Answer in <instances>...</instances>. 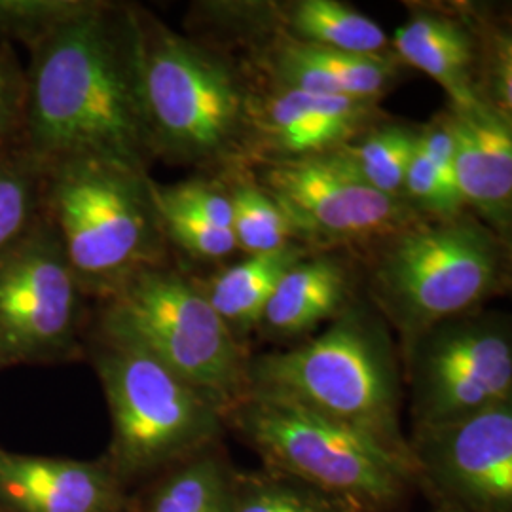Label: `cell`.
Here are the masks:
<instances>
[{
	"instance_id": "7a4b0ae2",
	"label": "cell",
	"mask_w": 512,
	"mask_h": 512,
	"mask_svg": "<svg viewBox=\"0 0 512 512\" xmlns=\"http://www.w3.org/2000/svg\"><path fill=\"white\" fill-rule=\"evenodd\" d=\"M247 385V395L342 421L410 459L401 418V355L393 332L368 300L359 298L306 340L251 355Z\"/></svg>"
},
{
	"instance_id": "5bb4252c",
	"label": "cell",
	"mask_w": 512,
	"mask_h": 512,
	"mask_svg": "<svg viewBox=\"0 0 512 512\" xmlns=\"http://www.w3.org/2000/svg\"><path fill=\"white\" fill-rule=\"evenodd\" d=\"M107 461L21 454L0 444V512H128Z\"/></svg>"
},
{
	"instance_id": "d6986e66",
	"label": "cell",
	"mask_w": 512,
	"mask_h": 512,
	"mask_svg": "<svg viewBox=\"0 0 512 512\" xmlns=\"http://www.w3.org/2000/svg\"><path fill=\"white\" fill-rule=\"evenodd\" d=\"M266 31L349 54L384 55L391 42L378 21L340 0L264 2Z\"/></svg>"
},
{
	"instance_id": "484cf974",
	"label": "cell",
	"mask_w": 512,
	"mask_h": 512,
	"mask_svg": "<svg viewBox=\"0 0 512 512\" xmlns=\"http://www.w3.org/2000/svg\"><path fill=\"white\" fill-rule=\"evenodd\" d=\"M230 512H361L346 501L268 467L236 471Z\"/></svg>"
},
{
	"instance_id": "ac0fdd59",
	"label": "cell",
	"mask_w": 512,
	"mask_h": 512,
	"mask_svg": "<svg viewBox=\"0 0 512 512\" xmlns=\"http://www.w3.org/2000/svg\"><path fill=\"white\" fill-rule=\"evenodd\" d=\"M359 274L349 253L313 251L283 275L256 332L272 342L306 340L357 302Z\"/></svg>"
},
{
	"instance_id": "8992f818",
	"label": "cell",
	"mask_w": 512,
	"mask_h": 512,
	"mask_svg": "<svg viewBox=\"0 0 512 512\" xmlns=\"http://www.w3.org/2000/svg\"><path fill=\"white\" fill-rule=\"evenodd\" d=\"M44 167V215L84 294L103 302L133 275L173 260L152 177L90 158Z\"/></svg>"
},
{
	"instance_id": "6da1fadb",
	"label": "cell",
	"mask_w": 512,
	"mask_h": 512,
	"mask_svg": "<svg viewBox=\"0 0 512 512\" xmlns=\"http://www.w3.org/2000/svg\"><path fill=\"white\" fill-rule=\"evenodd\" d=\"M23 150L40 165L90 158L150 173L139 6L90 0L31 50Z\"/></svg>"
},
{
	"instance_id": "9a60e30c",
	"label": "cell",
	"mask_w": 512,
	"mask_h": 512,
	"mask_svg": "<svg viewBox=\"0 0 512 512\" xmlns=\"http://www.w3.org/2000/svg\"><path fill=\"white\" fill-rule=\"evenodd\" d=\"M454 145L459 194L471 215L511 243L512 118L484 105L442 109Z\"/></svg>"
},
{
	"instance_id": "4dcf8cb0",
	"label": "cell",
	"mask_w": 512,
	"mask_h": 512,
	"mask_svg": "<svg viewBox=\"0 0 512 512\" xmlns=\"http://www.w3.org/2000/svg\"><path fill=\"white\" fill-rule=\"evenodd\" d=\"M27 78L12 46L0 42V160L23 147Z\"/></svg>"
},
{
	"instance_id": "83f0119b",
	"label": "cell",
	"mask_w": 512,
	"mask_h": 512,
	"mask_svg": "<svg viewBox=\"0 0 512 512\" xmlns=\"http://www.w3.org/2000/svg\"><path fill=\"white\" fill-rule=\"evenodd\" d=\"M480 103L512 118V40L509 27L480 14Z\"/></svg>"
},
{
	"instance_id": "4fadbf2b",
	"label": "cell",
	"mask_w": 512,
	"mask_h": 512,
	"mask_svg": "<svg viewBox=\"0 0 512 512\" xmlns=\"http://www.w3.org/2000/svg\"><path fill=\"white\" fill-rule=\"evenodd\" d=\"M387 116L380 103L255 84L249 107V160L285 164L346 147Z\"/></svg>"
},
{
	"instance_id": "52a82bcc",
	"label": "cell",
	"mask_w": 512,
	"mask_h": 512,
	"mask_svg": "<svg viewBox=\"0 0 512 512\" xmlns=\"http://www.w3.org/2000/svg\"><path fill=\"white\" fill-rule=\"evenodd\" d=\"M262 467L294 476L361 512L403 511L418 492L410 459L365 431L296 404L245 395L224 412Z\"/></svg>"
},
{
	"instance_id": "277c9868",
	"label": "cell",
	"mask_w": 512,
	"mask_h": 512,
	"mask_svg": "<svg viewBox=\"0 0 512 512\" xmlns=\"http://www.w3.org/2000/svg\"><path fill=\"white\" fill-rule=\"evenodd\" d=\"M148 124L156 162L217 171L251 167L255 84L230 55L139 6Z\"/></svg>"
},
{
	"instance_id": "ffe728a7",
	"label": "cell",
	"mask_w": 512,
	"mask_h": 512,
	"mask_svg": "<svg viewBox=\"0 0 512 512\" xmlns=\"http://www.w3.org/2000/svg\"><path fill=\"white\" fill-rule=\"evenodd\" d=\"M310 253V247L293 241L270 253L247 255L209 281H200L213 310L241 344L247 346V338L258 329L283 275Z\"/></svg>"
},
{
	"instance_id": "cb8c5ba5",
	"label": "cell",
	"mask_w": 512,
	"mask_h": 512,
	"mask_svg": "<svg viewBox=\"0 0 512 512\" xmlns=\"http://www.w3.org/2000/svg\"><path fill=\"white\" fill-rule=\"evenodd\" d=\"M232 202V234L245 255L270 253L296 241L293 224L272 194L258 183L251 167L219 175Z\"/></svg>"
},
{
	"instance_id": "9c48e42d",
	"label": "cell",
	"mask_w": 512,
	"mask_h": 512,
	"mask_svg": "<svg viewBox=\"0 0 512 512\" xmlns=\"http://www.w3.org/2000/svg\"><path fill=\"white\" fill-rule=\"evenodd\" d=\"M90 302L44 215L16 251L0 258V372L84 361Z\"/></svg>"
},
{
	"instance_id": "5b68a950",
	"label": "cell",
	"mask_w": 512,
	"mask_h": 512,
	"mask_svg": "<svg viewBox=\"0 0 512 512\" xmlns=\"http://www.w3.org/2000/svg\"><path fill=\"white\" fill-rule=\"evenodd\" d=\"M509 281L511 243L471 213L412 222L366 251V300L399 351L446 319L482 310Z\"/></svg>"
},
{
	"instance_id": "44dd1931",
	"label": "cell",
	"mask_w": 512,
	"mask_h": 512,
	"mask_svg": "<svg viewBox=\"0 0 512 512\" xmlns=\"http://www.w3.org/2000/svg\"><path fill=\"white\" fill-rule=\"evenodd\" d=\"M236 471L220 442L135 488L128 512H230Z\"/></svg>"
},
{
	"instance_id": "e0dca14e",
	"label": "cell",
	"mask_w": 512,
	"mask_h": 512,
	"mask_svg": "<svg viewBox=\"0 0 512 512\" xmlns=\"http://www.w3.org/2000/svg\"><path fill=\"white\" fill-rule=\"evenodd\" d=\"M389 42L403 67L418 69L439 84L448 97L446 103H480V12L475 6L414 4Z\"/></svg>"
},
{
	"instance_id": "8fae6325",
	"label": "cell",
	"mask_w": 512,
	"mask_h": 512,
	"mask_svg": "<svg viewBox=\"0 0 512 512\" xmlns=\"http://www.w3.org/2000/svg\"><path fill=\"white\" fill-rule=\"evenodd\" d=\"M262 184L311 251L357 253L421 220L401 200L361 181L338 150L285 164L256 165Z\"/></svg>"
},
{
	"instance_id": "2e32d148",
	"label": "cell",
	"mask_w": 512,
	"mask_h": 512,
	"mask_svg": "<svg viewBox=\"0 0 512 512\" xmlns=\"http://www.w3.org/2000/svg\"><path fill=\"white\" fill-rule=\"evenodd\" d=\"M253 63L266 84L313 95L380 103L399 82L403 63L393 52L349 54L268 33L256 38Z\"/></svg>"
},
{
	"instance_id": "7c38bea8",
	"label": "cell",
	"mask_w": 512,
	"mask_h": 512,
	"mask_svg": "<svg viewBox=\"0 0 512 512\" xmlns=\"http://www.w3.org/2000/svg\"><path fill=\"white\" fill-rule=\"evenodd\" d=\"M418 490L437 512H512V401L459 420L412 427Z\"/></svg>"
},
{
	"instance_id": "7402d4cb",
	"label": "cell",
	"mask_w": 512,
	"mask_h": 512,
	"mask_svg": "<svg viewBox=\"0 0 512 512\" xmlns=\"http://www.w3.org/2000/svg\"><path fill=\"white\" fill-rule=\"evenodd\" d=\"M403 200L421 219H456L469 213L459 194L452 135L442 110L420 124L416 152L404 177Z\"/></svg>"
},
{
	"instance_id": "30bf717a",
	"label": "cell",
	"mask_w": 512,
	"mask_h": 512,
	"mask_svg": "<svg viewBox=\"0 0 512 512\" xmlns=\"http://www.w3.org/2000/svg\"><path fill=\"white\" fill-rule=\"evenodd\" d=\"M399 355L412 427L512 401V325L503 311L482 308L446 319Z\"/></svg>"
},
{
	"instance_id": "f546056e",
	"label": "cell",
	"mask_w": 512,
	"mask_h": 512,
	"mask_svg": "<svg viewBox=\"0 0 512 512\" xmlns=\"http://www.w3.org/2000/svg\"><path fill=\"white\" fill-rule=\"evenodd\" d=\"M156 211L171 253L179 251L196 260H220L238 251V243L232 230L213 226L198 217L186 215L158 203Z\"/></svg>"
},
{
	"instance_id": "3957f363",
	"label": "cell",
	"mask_w": 512,
	"mask_h": 512,
	"mask_svg": "<svg viewBox=\"0 0 512 512\" xmlns=\"http://www.w3.org/2000/svg\"><path fill=\"white\" fill-rule=\"evenodd\" d=\"M84 361L99 378L110 416L101 458L129 494L165 469L222 442V408L184 382L126 332L95 315L84 338Z\"/></svg>"
},
{
	"instance_id": "ba28073f",
	"label": "cell",
	"mask_w": 512,
	"mask_h": 512,
	"mask_svg": "<svg viewBox=\"0 0 512 512\" xmlns=\"http://www.w3.org/2000/svg\"><path fill=\"white\" fill-rule=\"evenodd\" d=\"M93 315L137 340L222 412L247 395L253 353L175 258L133 275L118 293L95 302Z\"/></svg>"
},
{
	"instance_id": "4316f807",
	"label": "cell",
	"mask_w": 512,
	"mask_h": 512,
	"mask_svg": "<svg viewBox=\"0 0 512 512\" xmlns=\"http://www.w3.org/2000/svg\"><path fill=\"white\" fill-rule=\"evenodd\" d=\"M90 0H0V42L35 50L78 16Z\"/></svg>"
},
{
	"instance_id": "f1b7e54d",
	"label": "cell",
	"mask_w": 512,
	"mask_h": 512,
	"mask_svg": "<svg viewBox=\"0 0 512 512\" xmlns=\"http://www.w3.org/2000/svg\"><path fill=\"white\" fill-rule=\"evenodd\" d=\"M150 188L158 205L198 217L224 230H232V202L220 177L198 175L173 184L156 183L152 179Z\"/></svg>"
},
{
	"instance_id": "1f68e13d",
	"label": "cell",
	"mask_w": 512,
	"mask_h": 512,
	"mask_svg": "<svg viewBox=\"0 0 512 512\" xmlns=\"http://www.w3.org/2000/svg\"><path fill=\"white\" fill-rule=\"evenodd\" d=\"M435 512H437V511H435Z\"/></svg>"
},
{
	"instance_id": "d4e9b609",
	"label": "cell",
	"mask_w": 512,
	"mask_h": 512,
	"mask_svg": "<svg viewBox=\"0 0 512 512\" xmlns=\"http://www.w3.org/2000/svg\"><path fill=\"white\" fill-rule=\"evenodd\" d=\"M44 220V167L23 148L0 160V258Z\"/></svg>"
},
{
	"instance_id": "603a6c76",
	"label": "cell",
	"mask_w": 512,
	"mask_h": 512,
	"mask_svg": "<svg viewBox=\"0 0 512 512\" xmlns=\"http://www.w3.org/2000/svg\"><path fill=\"white\" fill-rule=\"evenodd\" d=\"M420 124L385 118L340 148L355 175L374 190L403 200V184L416 152Z\"/></svg>"
}]
</instances>
